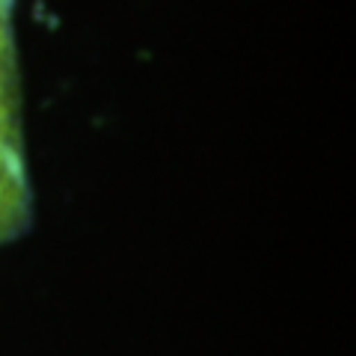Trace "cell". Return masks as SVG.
I'll list each match as a JSON object with an SVG mask.
<instances>
[{
    "instance_id": "cell-1",
    "label": "cell",
    "mask_w": 356,
    "mask_h": 356,
    "mask_svg": "<svg viewBox=\"0 0 356 356\" xmlns=\"http://www.w3.org/2000/svg\"><path fill=\"white\" fill-rule=\"evenodd\" d=\"M33 220V187L24 152V95L15 42V0H0V247Z\"/></svg>"
}]
</instances>
